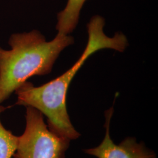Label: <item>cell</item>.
Segmentation results:
<instances>
[{
  "instance_id": "6da1fadb",
  "label": "cell",
  "mask_w": 158,
  "mask_h": 158,
  "mask_svg": "<svg viewBox=\"0 0 158 158\" xmlns=\"http://www.w3.org/2000/svg\"><path fill=\"white\" fill-rule=\"evenodd\" d=\"M73 43L69 35L47 41L37 30L12 34L11 49L0 47V104L31 77L50 73L60 53Z\"/></svg>"
},
{
  "instance_id": "7a4b0ae2",
  "label": "cell",
  "mask_w": 158,
  "mask_h": 158,
  "mask_svg": "<svg viewBox=\"0 0 158 158\" xmlns=\"http://www.w3.org/2000/svg\"><path fill=\"white\" fill-rule=\"evenodd\" d=\"M26 126L18 136L14 158H65L70 141L49 129L44 115L36 109L26 107Z\"/></svg>"
},
{
  "instance_id": "3957f363",
  "label": "cell",
  "mask_w": 158,
  "mask_h": 158,
  "mask_svg": "<svg viewBox=\"0 0 158 158\" xmlns=\"http://www.w3.org/2000/svg\"><path fill=\"white\" fill-rule=\"evenodd\" d=\"M114 110L105 112V136L98 146L84 149L85 154L97 158H156V155L142 142H138L134 137H127L119 144L113 142L110 135V123Z\"/></svg>"
},
{
  "instance_id": "277c9868",
  "label": "cell",
  "mask_w": 158,
  "mask_h": 158,
  "mask_svg": "<svg viewBox=\"0 0 158 158\" xmlns=\"http://www.w3.org/2000/svg\"><path fill=\"white\" fill-rule=\"evenodd\" d=\"M87 0H68L67 4L57 14L56 28L57 34L69 35L76 28L81 9Z\"/></svg>"
},
{
  "instance_id": "5b68a950",
  "label": "cell",
  "mask_w": 158,
  "mask_h": 158,
  "mask_svg": "<svg viewBox=\"0 0 158 158\" xmlns=\"http://www.w3.org/2000/svg\"><path fill=\"white\" fill-rule=\"evenodd\" d=\"M6 108L0 105V115ZM18 136L3 126L0 119V158H11L17 149Z\"/></svg>"
}]
</instances>
